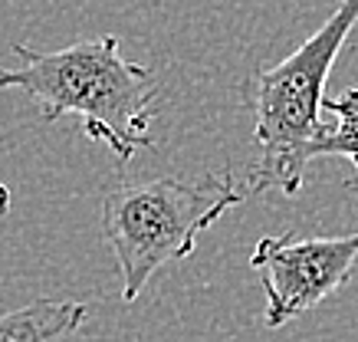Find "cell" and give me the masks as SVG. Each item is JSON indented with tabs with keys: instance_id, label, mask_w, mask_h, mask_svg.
Returning a JSON list of instances; mask_svg holds the SVG:
<instances>
[{
	"instance_id": "obj_8",
	"label": "cell",
	"mask_w": 358,
	"mask_h": 342,
	"mask_svg": "<svg viewBox=\"0 0 358 342\" xmlns=\"http://www.w3.org/2000/svg\"><path fill=\"white\" fill-rule=\"evenodd\" d=\"M348 191H352V194H355V198H358V175L352 178V181H348Z\"/></svg>"
},
{
	"instance_id": "obj_4",
	"label": "cell",
	"mask_w": 358,
	"mask_h": 342,
	"mask_svg": "<svg viewBox=\"0 0 358 342\" xmlns=\"http://www.w3.org/2000/svg\"><path fill=\"white\" fill-rule=\"evenodd\" d=\"M358 257V231L348 237H260L250 266L266 290L263 322L280 329L315 309L348 283Z\"/></svg>"
},
{
	"instance_id": "obj_5",
	"label": "cell",
	"mask_w": 358,
	"mask_h": 342,
	"mask_svg": "<svg viewBox=\"0 0 358 342\" xmlns=\"http://www.w3.org/2000/svg\"><path fill=\"white\" fill-rule=\"evenodd\" d=\"M86 322V306L76 299H33L0 313V342H63Z\"/></svg>"
},
{
	"instance_id": "obj_7",
	"label": "cell",
	"mask_w": 358,
	"mask_h": 342,
	"mask_svg": "<svg viewBox=\"0 0 358 342\" xmlns=\"http://www.w3.org/2000/svg\"><path fill=\"white\" fill-rule=\"evenodd\" d=\"M10 211V188L7 185H0V218Z\"/></svg>"
},
{
	"instance_id": "obj_6",
	"label": "cell",
	"mask_w": 358,
	"mask_h": 342,
	"mask_svg": "<svg viewBox=\"0 0 358 342\" xmlns=\"http://www.w3.org/2000/svg\"><path fill=\"white\" fill-rule=\"evenodd\" d=\"M322 109L332 112V125L322 122V129L309 148V158L342 155L358 171V89H345L342 96H326Z\"/></svg>"
},
{
	"instance_id": "obj_3",
	"label": "cell",
	"mask_w": 358,
	"mask_h": 342,
	"mask_svg": "<svg viewBox=\"0 0 358 342\" xmlns=\"http://www.w3.org/2000/svg\"><path fill=\"white\" fill-rule=\"evenodd\" d=\"M247 188L234 175L122 181L102 198V234L119 260L122 299L135 303L162 266L187 260L197 237L217 224Z\"/></svg>"
},
{
	"instance_id": "obj_1",
	"label": "cell",
	"mask_w": 358,
	"mask_h": 342,
	"mask_svg": "<svg viewBox=\"0 0 358 342\" xmlns=\"http://www.w3.org/2000/svg\"><path fill=\"white\" fill-rule=\"evenodd\" d=\"M17 66L0 69V89H23L43 122L76 115L83 132L109 145L119 162L155 148L152 122L158 86L152 69L129 63L115 36L83 40L56 53H36L13 43Z\"/></svg>"
},
{
	"instance_id": "obj_2",
	"label": "cell",
	"mask_w": 358,
	"mask_h": 342,
	"mask_svg": "<svg viewBox=\"0 0 358 342\" xmlns=\"http://www.w3.org/2000/svg\"><path fill=\"white\" fill-rule=\"evenodd\" d=\"M355 23L358 0H342L296 53L240 83V99L253 112V138L260 148L257 165L243 181L247 194L282 191L293 198L303 191L306 168L313 162L309 148L322 129L319 112L326 99V79Z\"/></svg>"
}]
</instances>
